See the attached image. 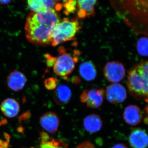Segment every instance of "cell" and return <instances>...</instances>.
<instances>
[{"label":"cell","mask_w":148,"mask_h":148,"mask_svg":"<svg viewBox=\"0 0 148 148\" xmlns=\"http://www.w3.org/2000/svg\"><path fill=\"white\" fill-rule=\"evenodd\" d=\"M61 21L54 10L32 12L27 17L25 26L27 39L36 45L50 43L51 32Z\"/></svg>","instance_id":"cell-1"},{"label":"cell","mask_w":148,"mask_h":148,"mask_svg":"<svg viewBox=\"0 0 148 148\" xmlns=\"http://www.w3.org/2000/svg\"><path fill=\"white\" fill-rule=\"evenodd\" d=\"M127 85L135 99L148 102V61L137 64L129 71Z\"/></svg>","instance_id":"cell-2"},{"label":"cell","mask_w":148,"mask_h":148,"mask_svg":"<svg viewBox=\"0 0 148 148\" xmlns=\"http://www.w3.org/2000/svg\"><path fill=\"white\" fill-rule=\"evenodd\" d=\"M81 28L77 20L64 18L53 28L51 34L50 43L53 46H56L73 39Z\"/></svg>","instance_id":"cell-3"},{"label":"cell","mask_w":148,"mask_h":148,"mask_svg":"<svg viewBox=\"0 0 148 148\" xmlns=\"http://www.w3.org/2000/svg\"><path fill=\"white\" fill-rule=\"evenodd\" d=\"M79 55L78 51H74L73 54H72L67 52L64 47H59L58 57H56L53 66L54 73L60 77H66L70 75L78 61Z\"/></svg>","instance_id":"cell-4"},{"label":"cell","mask_w":148,"mask_h":148,"mask_svg":"<svg viewBox=\"0 0 148 148\" xmlns=\"http://www.w3.org/2000/svg\"><path fill=\"white\" fill-rule=\"evenodd\" d=\"M104 77L110 82L117 83L124 78L125 69L124 65L117 61H112L106 64L103 69Z\"/></svg>","instance_id":"cell-5"},{"label":"cell","mask_w":148,"mask_h":148,"mask_svg":"<svg viewBox=\"0 0 148 148\" xmlns=\"http://www.w3.org/2000/svg\"><path fill=\"white\" fill-rule=\"evenodd\" d=\"M105 95V90L103 88L85 90L80 95V101L86 103L88 108L97 109L103 104Z\"/></svg>","instance_id":"cell-6"},{"label":"cell","mask_w":148,"mask_h":148,"mask_svg":"<svg viewBox=\"0 0 148 148\" xmlns=\"http://www.w3.org/2000/svg\"><path fill=\"white\" fill-rule=\"evenodd\" d=\"M107 100L114 104L123 103L127 98V92L124 86L119 83L110 85L105 91Z\"/></svg>","instance_id":"cell-7"},{"label":"cell","mask_w":148,"mask_h":148,"mask_svg":"<svg viewBox=\"0 0 148 148\" xmlns=\"http://www.w3.org/2000/svg\"><path fill=\"white\" fill-rule=\"evenodd\" d=\"M40 124L47 132L54 134L58 131L60 121L57 114L54 112H47L40 117Z\"/></svg>","instance_id":"cell-8"},{"label":"cell","mask_w":148,"mask_h":148,"mask_svg":"<svg viewBox=\"0 0 148 148\" xmlns=\"http://www.w3.org/2000/svg\"><path fill=\"white\" fill-rule=\"evenodd\" d=\"M128 141L132 148H147L148 146V135L144 130L136 128L130 132Z\"/></svg>","instance_id":"cell-9"},{"label":"cell","mask_w":148,"mask_h":148,"mask_svg":"<svg viewBox=\"0 0 148 148\" xmlns=\"http://www.w3.org/2000/svg\"><path fill=\"white\" fill-rule=\"evenodd\" d=\"M123 119L127 124L135 126L140 124L143 119V114L140 108L135 105H129L125 108Z\"/></svg>","instance_id":"cell-10"},{"label":"cell","mask_w":148,"mask_h":148,"mask_svg":"<svg viewBox=\"0 0 148 148\" xmlns=\"http://www.w3.org/2000/svg\"><path fill=\"white\" fill-rule=\"evenodd\" d=\"M7 82L11 89L14 91H18L24 88L27 82V78L21 72L14 71L9 75Z\"/></svg>","instance_id":"cell-11"},{"label":"cell","mask_w":148,"mask_h":148,"mask_svg":"<svg viewBox=\"0 0 148 148\" xmlns=\"http://www.w3.org/2000/svg\"><path fill=\"white\" fill-rule=\"evenodd\" d=\"M103 125V121L100 116L92 114L86 116L83 121V126L88 132L95 133L99 132Z\"/></svg>","instance_id":"cell-12"},{"label":"cell","mask_w":148,"mask_h":148,"mask_svg":"<svg viewBox=\"0 0 148 148\" xmlns=\"http://www.w3.org/2000/svg\"><path fill=\"white\" fill-rule=\"evenodd\" d=\"M72 97V92L69 86L65 84L58 86L53 92V99L59 106L66 105L69 103Z\"/></svg>","instance_id":"cell-13"},{"label":"cell","mask_w":148,"mask_h":148,"mask_svg":"<svg viewBox=\"0 0 148 148\" xmlns=\"http://www.w3.org/2000/svg\"><path fill=\"white\" fill-rule=\"evenodd\" d=\"M28 6L33 12L55 10L58 8L53 0H27Z\"/></svg>","instance_id":"cell-14"},{"label":"cell","mask_w":148,"mask_h":148,"mask_svg":"<svg viewBox=\"0 0 148 148\" xmlns=\"http://www.w3.org/2000/svg\"><path fill=\"white\" fill-rule=\"evenodd\" d=\"M1 110L5 116L12 118L18 114L20 106L17 101L13 98H8L3 101L1 105Z\"/></svg>","instance_id":"cell-15"},{"label":"cell","mask_w":148,"mask_h":148,"mask_svg":"<svg viewBox=\"0 0 148 148\" xmlns=\"http://www.w3.org/2000/svg\"><path fill=\"white\" fill-rule=\"evenodd\" d=\"M97 0H77L78 16L80 18L92 16Z\"/></svg>","instance_id":"cell-16"},{"label":"cell","mask_w":148,"mask_h":148,"mask_svg":"<svg viewBox=\"0 0 148 148\" xmlns=\"http://www.w3.org/2000/svg\"><path fill=\"white\" fill-rule=\"evenodd\" d=\"M79 73L84 79L91 81L96 77L97 71L94 64L90 61H85L80 65Z\"/></svg>","instance_id":"cell-17"},{"label":"cell","mask_w":148,"mask_h":148,"mask_svg":"<svg viewBox=\"0 0 148 148\" xmlns=\"http://www.w3.org/2000/svg\"><path fill=\"white\" fill-rule=\"evenodd\" d=\"M40 148H69L66 143L61 139H49L47 142L42 143Z\"/></svg>","instance_id":"cell-18"},{"label":"cell","mask_w":148,"mask_h":148,"mask_svg":"<svg viewBox=\"0 0 148 148\" xmlns=\"http://www.w3.org/2000/svg\"><path fill=\"white\" fill-rule=\"evenodd\" d=\"M137 49L140 55L148 56V37H142L138 40Z\"/></svg>","instance_id":"cell-19"},{"label":"cell","mask_w":148,"mask_h":148,"mask_svg":"<svg viewBox=\"0 0 148 148\" xmlns=\"http://www.w3.org/2000/svg\"><path fill=\"white\" fill-rule=\"evenodd\" d=\"M57 82V79L55 78H49L45 81V86L48 90H53L56 88Z\"/></svg>","instance_id":"cell-20"},{"label":"cell","mask_w":148,"mask_h":148,"mask_svg":"<svg viewBox=\"0 0 148 148\" xmlns=\"http://www.w3.org/2000/svg\"><path fill=\"white\" fill-rule=\"evenodd\" d=\"M47 64L49 67L53 66L55 64L56 57L51 56L49 54H47L46 55Z\"/></svg>","instance_id":"cell-21"},{"label":"cell","mask_w":148,"mask_h":148,"mask_svg":"<svg viewBox=\"0 0 148 148\" xmlns=\"http://www.w3.org/2000/svg\"><path fill=\"white\" fill-rule=\"evenodd\" d=\"M75 148H96L95 146L89 142H84L80 144Z\"/></svg>","instance_id":"cell-22"},{"label":"cell","mask_w":148,"mask_h":148,"mask_svg":"<svg viewBox=\"0 0 148 148\" xmlns=\"http://www.w3.org/2000/svg\"><path fill=\"white\" fill-rule=\"evenodd\" d=\"M31 116V113L29 112H26L22 114L19 117V121L21 122L24 121H27L30 118Z\"/></svg>","instance_id":"cell-23"},{"label":"cell","mask_w":148,"mask_h":148,"mask_svg":"<svg viewBox=\"0 0 148 148\" xmlns=\"http://www.w3.org/2000/svg\"><path fill=\"white\" fill-rule=\"evenodd\" d=\"M42 143L47 142L50 139L49 135L47 132H42L40 133Z\"/></svg>","instance_id":"cell-24"},{"label":"cell","mask_w":148,"mask_h":148,"mask_svg":"<svg viewBox=\"0 0 148 148\" xmlns=\"http://www.w3.org/2000/svg\"><path fill=\"white\" fill-rule=\"evenodd\" d=\"M112 148H128L127 146L123 143H117L113 146Z\"/></svg>","instance_id":"cell-25"},{"label":"cell","mask_w":148,"mask_h":148,"mask_svg":"<svg viewBox=\"0 0 148 148\" xmlns=\"http://www.w3.org/2000/svg\"><path fill=\"white\" fill-rule=\"evenodd\" d=\"M11 0H0V4H6L8 3Z\"/></svg>","instance_id":"cell-26"},{"label":"cell","mask_w":148,"mask_h":148,"mask_svg":"<svg viewBox=\"0 0 148 148\" xmlns=\"http://www.w3.org/2000/svg\"><path fill=\"white\" fill-rule=\"evenodd\" d=\"M4 136L5 137V139H6L7 140H9L10 139V136L8 135L7 133H4Z\"/></svg>","instance_id":"cell-27"},{"label":"cell","mask_w":148,"mask_h":148,"mask_svg":"<svg viewBox=\"0 0 148 148\" xmlns=\"http://www.w3.org/2000/svg\"><path fill=\"white\" fill-rule=\"evenodd\" d=\"M17 131H18V132H23V131H24V129H23V127H18L17 128Z\"/></svg>","instance_id":"cell-28"},{"label":"cell","mask_w":148,"mask_h":148,"mask_svg":"<svg viewBox=\"0 0 148 148\" xmlns=\"http://www.w3.org/2000/svg\"><path fill=\"white\" fill-rule=\"evenodd\" d=\"M3 141L0 140V148H3Z\"/></svg>","instance_id":"cell-29"},{"label":"cell","mask_w":148,"mask_h":148,"mask_svg":"<svg viewBox=\"0 0 148 148\" xmlns=\"http://www.w3.org/2000/svg\"><path fill=\"white\" fill-rule=\"evenodd\" d=\"M1 124H5L7 123V120L6 119H3L1 122Z\"/></svg>","instance_id":"cell-30"},{"label":"cell","mask_w":148,"mask_h":148,"mask_svg":"<svg viewBox=\"0 0 148 148\" xmlns=\"http://www.w3.org/2000/svg\"><path fill=\"white\" fill-rule=\"evenodd\" d=\"M145 110L146 111V112H147V114L148 116V105L147 106V107H146L145 108Z\"/></svg>","instance_id":"cell-31"},{"label":"cell","mask_w":148,"mask_h":148,"mask_svg":"<svg viewBox=\"0 0 148 148\" xmlns=\"http://www.w3.org/2000/svg\"><path fill=\"white\" fill-rule=\"evenodd\" d=\"M53 1H63L66 2V1H67V0H53Z\"/></svg>","instance_id":"cell-32"},{"label":"cell","mask_w":148,"mask_h":148,"mask_svg":"<svg viewBox=\"0 0 148 148\" xmlns=\"http://www.w3.org/2000/svg\"><path fill=\"white\" fill-rule=\"evenodd\" d=\"M2 125V124H1V122H0V125Z\"/></svg>","instance_id":"cell-33"},{"label":"cell","mask_w":148,"mask_h":148,"mask_svg":"<svg viewBox=\"0 0 148 148\" xmlns=\"http://www.w3.org/2000/svg\"><path fill=\"white\" fill-rule=\"evenodd\" d=\"M34 148V147H32V148Z\"/></svg>","instance_id":"cell-34"}]
</instances>
